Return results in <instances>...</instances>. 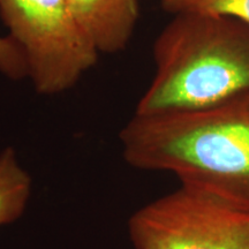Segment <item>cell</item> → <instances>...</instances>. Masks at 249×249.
<instances>
[{"instance_id":"1","label":"cell","mask_w":249,"mask_h":249,"mask_svg":"<svg viewBox=\"0 0 249 249\" xmlns=\"http://www.w3.org/2000/svg\"><path fill=\"white\" fill-rule=\"evenodd\" d=\"M119 139L130 166L173 173L249 213V92L198 110L134 114Z\"/></svg>"},{"instance_id":"2","label":"cell","mask_w":249,"mask_h":249,"mask_svg":"<svg viewBox=\"0 0 249 249\" xmlns=\"http://www.w3.org/2000/svg\"><path fill=\"white\" fill-rule=\"evenodd\" d=\"M154 57L156 75L138 116L198 110L249 92V24L239 18L177 14Z\"/></svg>"},{"instance_id":"3","label":"cell","mask_w":249,"mask_h":249,"mask_svg":"<svg viewBox=\"0 0 249 249\" xmlns=\"http://www.w3.org/2000/svg\"><path fill=\"white\" fill-rule=\"evenodd\" d=\"M0 15L22 50L38 93L66 91L97 61L98 51L68 0H0Z\"/></svg>"},{"instance_id":"4","label":"cell","mask_w":249,"mask_h":249,"mask_svg":"<svg viewBox=\"0 0 249 249\" xmlns=\"http://www.w3.org/2000/svg\"><path fill=\"white\" fill-rule=\"evenodd\" d=\"M135 249H249V213L181 185L129 218Z\"/></svg>"},{"instance_id":"5","label":"cell","mask_w":249,"mask_h":249,"mask_svg":"<svg viewBox=\"0 0 249 249\" xmlns=\"http://www.w3.org/2000/svg\"><path fill=\"white\" fill-rule=\"evenodd\" d=\"M77 23L98 53L126 48L139 18V0H68Z\"/></svg>"},{"instance_id":"6","label":"cell","mask_w":249,"mask_h":249,"mask_svg":"<svg viewBox=\"0 0 249 249\" xmlns=\"http://www.w3.org/2000/svg\"><path fill=\"white\" fill-rule=\"evenodd\" d=\"M33 180L21 165L17 152L8 147L0 152V226L22 216L31 195Z\"/></svg>"},{"instance_id":"7","label":"cell","mask_w":249,"mask_h":249,"mask_svg":"<svg viewBox=\"0 0 249 249\" xmlns=\"http://www.w3.org/2000/svg\"><path fill=\"white\" fill-rule=\"evenodd\" d=\"M174 14L224 15L249 24V0H161Z\"/></svg>"},{"instance_id":"8","label":"cell","mask_w":249,"mask_h":249,"mask_svg":"<svg viewBox=\"0 0 249 249\" xmlns=\"http://www.w3.org/2000/svg\"><path fill=\"white\" fill-rule=\"evenodd\" d=\"M0 71L12 80L29 75L22 50L11 36H0Z\"/></svg>"}]
</instances>
